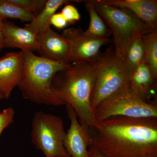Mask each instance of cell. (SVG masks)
Segmentation results:
<instances>
[{
  "label": "cell",
  "mask_w": 157,
  "mask_h": 157,
  "mask_svg": "<svg viewBox=\"0 0 157 157\" xmlns=\"http://www.w3.org/2000/svg\"><path fill=\"white\" fill-rule=\"evenodd\" d=\"M107 6L128 9L152 29H157L156 0H96Z\"/></svg>",
  "instance_id": "4fadbf2b"
},
{
  "label": "cell",
  "mask_w": 157,
  "mask_h": 157,
  "mask_svg": "<svg viewBox=\"0 0 157 157\" xmlns=\"http://www.w3.org/2000/svg\"><path fill=\"white\" fill-rule=\"evenodd\" d=\"M22 9L34 13L36 16L44 8L47 0H9Z\"/></svg>",
  "instance_id": "ffe728a7"
},
{
  "label": "cell",
  "mask_w": 157,
  "mask_h": 157,
  "mask_svg": "<svg viewBox=\"0 0 157 157\" xmlns=\"http://www.w3.org/2000/svg\"><path fill=\"white\" fill-rule=\"evenodd\" d=\"M90 2L111 31L116 53L124 59L131 42L152 30L128 9L103 5L96 0Z\"/></svg>",
  "instance_id": "277c9868"
},
{
  "label": "cell",
  "mask_w": 157,
  "mask_h": 157,
  "mask_svg": "<svg viewBox=\"0 0 157 157\" xmlns=\"http://www.w3.org/2000/svg\"><path fill=\"white\" fill-rule=\"evenodd\" d=\"M82 1H69V0H47L44 8L35 19L25 27L33 31L37 35L44 33L51 28L50 20L57 9L64 5L71 2H78Z\"/></svg>",
  "instance_id": "9a60e30c"
},
{
  "label": "cell",
  "mask_w": 157,
  "mask_h": 157,
  "mask_svg": "<svg viewBox=\"0 0 157 157\" xmlns=\"http://www.w3.org/2000/svg\"><path fill=\"white\" fill-rule=\"evenodd\" d=\"M88 136L106 157H157V118L113 117L93 124Z\"/></svg>",
  "instance_id": "6da1fadb"
},
{
  "label": "cell",
  "mask_w": 157,
  "mask_h": 157,
  "mask_svg": "<svg viewBox=\"0 0 157 157\" xmlns=\"http://www.w3.org/2000/svg\"><path fill=\"white\" fill-rule=\"evenodd\" d=\"M3 21L0 19V50H2L4 48L3 44L2 29Z\"/></svg>",
  "instance_id": "d4e9b609"
},
{
  "label": "cell",
  "mask_w": 157,
  "mask_h": 157,
  "mask_svg": "<svg viewBox=\"0 0 157 157\" xmlns=\"http://www.w3.org/2000/svg\"></svg>",
  "instance_id": "83f0119b"
},
{
  "label": "cell",
  "mask_w": 157,
  "mask_h": 157,
  "mask_svg": "<svg viewBox=\"0 0 157 157\" xmlns=\"http://www.w3.org/2000/svg\"><path fill=\"white\" fill-rule=\"evenodd\" d=\"M15 111L12 107L6 108L0 113V136L3 131L14 121Z\"/></svg>",
  "instance_id": "7402d4cb"
},
{
  "label": "cell",
  "mask_w": 157,
  "mask_h": 157,
  "mask_svg": "<svg viewBox=\"0 0 157 157\" xmlns=\"http://www.w3.org/2000/svg\"><path fill=\"white\" fill-rule=\"evenodd\" d=\"M70 125L64 140V147L71 157H89L88 134L78 122L73 107L66 105Z\"/></svg>",
  "instance_id": "30bf717a"
},
{
  "label": "cell",
  "mask_w": 157,
  "mask_h": 157,
  "mask_svg": "<svg viewBox=\"0 0 157 157\" xmlns=\"http://www.w3.org/2000/svg\"><path fill=\"white\" fill-rule=\"evenodd\" d=\"M142 37L145 52L144 63L149 66L157 78V29L149 31L142 35Z\"/></svg>",
  "instance_id": "ac0fdd59"
},
{
  "label": "cell",
  "mask_w": 157,
  "mask_h": 157,
  "mask_svg": "<svg viewBox=\"0 0 157 157\" xmlns=\"http://www.w3.org/2000/svg\"><path fill=\"white\" fill-rule=\"evenodd\" d=\"M129 86L139 98L147 103L154 104L151 100L155 98L157 78L146 63H141L133 70Z\"/></svg>",
  "instance_id": "5bb4252c"
},
{
  "label": "cell",
  "mask_w": 157,
  "mask_h": 157,
  "mask_svg": "<svg viewBox=\"0 0 157 157\" xmlns=\"http://www.w3.org/2000/svg\"><path fill=\"white\" fill-rule=\"evenodd\" d=\"M2 99H4V98H3V96L0 94V101L2 100Z\"/></svg>",
  "instance_id": "4316f807"
},
{
  "label": "cell",
  "mask_w": 157,
  "mask_h": 157,
  "mask_svg": "<svg viewBox=\"0 0 157 157\" xmlns=\"http://www.w3.org/2000/svg\"><path fill=\"white\" fill-rule=\"evenodd\" d=\"M2 36L4 48L38 52V35L25 27H19L14 23L5 20L3 21Z\"/></svg>",
  "instance_id": "7c38bea8"
},
{
  "label": "cell",
  "mask_w": 157,
  "mask_h": 157,
  "mask_svg": "<svg viewBox=\"0 0 157 157\" xmlns=\"http://www.w3.org/2000/svg\"><path fill=\"white\" fill-rule=\"evenodd\" d=\"M69 45V61L72 63H95L102 52V46L111 42V39H98L88 36L80 28L72 27L61 34Z\"/></svg>",
  "instance_id": "ba28073f"
},
{
  "label": "cell",
  "mask_w": 157,
  "mask_h": 157,
  "mask_svg": "<svg viewBox=\"0 0 157 157\" xmlns=\"http://www.w3.org/2000/svg\"><path fill=\"white\" fill-rule=\"evenodd\" d=\"M61 13L67 21L68 24H73L80 19V15L78 10L73 5L67 4L62 9Z\"/></svg>",
  "instance_id": "44dd1931"
},
{
  "label": "cell",
  "mask_w": 157,
  "mask_h": 157,
  "mask_svg": "<svg viewBox=\"0 0 157 157\" xmlns=\"http://www.w3.org/2000/svg\"><path fill=\"white\" fill-rule=\"evenodd\" d=\"M36 16L34 13L11 2L9 0H0V19L2 20L12 18L19 19L23 22H31Z\"/></svg>",
  "instance_id": "e0dca14e"
},
{
  "label": "cell",
  "mask_w": 157,
  "mask_h": 157,
  "mask_svg": "<svg viewBox=\"0 0 157 157\" xmlns=\"http://www.w3.org/2000/svg\"><path fill=\"white\" fill-rule=\"evenodd\" d=\"M66 135L60 117L41 111L35 113L32 121V143L46 157H57L67 153L63 145Z\"/></svg>",
  "instance_id": "52a82bcc"
},
{
  "label": "cell",
  "mask_w": 157,
  "mask_h": 157,
  "mask_svg": "<svg viewBox=\"0 0 157 157\" xmlns=\"http://www.w3.org/2000/svg\"><path fill=\"white\" fill-rule=\"evenodd\" d=\"M88 155L89 157H106L102 154L98 149L91 144L89 145Z\"/></svg>",
  "instance_id": "cb8c5ba5"
},
{
  "label": "cell",
  "mask_w": 157,
  "mask_h": 157,
  "mask_svg": "<svg viewBox=\"0 0 157 157\" xmlns=\"http://www.w3.org/2000/svg\"><path fill=\"white\" fill-rule=\"evenodd\" d=\"M50 24L61 29L66 27L68 23L63 14L60 12L52 15L50 20Z\"/></svg>",
  "instance_id": "603a6c76"
},
{
  "label": "cell",
  "mask_w": 157,
  "mask_h": 157,
  "mask_svg": "<svg viewBox=\"0 0 157 157\" xmlns=\"http://www.w3.org/2000/svg\"><path fill=\"white\" fill-rule=\"evenodd\" d=\"M142 36L134 39L127 50L125 60L132 70L144 62L145 48Z\"/></svg>",
  "instance_id": "d6986e66"
},
{
  "label": "cell",
  "mask_w": 157,
  "mask_h": 157,
  "mask_svg": "<svg viewBox=\"0 0 157 157\" xmlns=\"http://www.w3.org/2000/svg\"><path fill=\"white\" fill-rule=\"evenodd\" d=\"M38 52L42 57L63 64H70L69 45L62 34H59L51 28L38 35Z\"/></svg>",
  "instance_id": "8fae6325"
},
{
  "label": "cell",
  "mask_w": 157,
  "mask_h": 157,
  "mask_svg": "<svg viewBox=\"0 0 157 157\" xmlns=\"http://www.w3.org/2000/svg\"><path fill=\"white\" fill-rule=\"evenodd\" d=\"M57 157H71L70 156V155L68 154L67 153L65 154L64 155H62L59 156H58Z\"/></svg>",
  "instance_id": "484cf974"
},
{
  "label": "cell",
  "mask_w": 157,
  "mask_h": 157,
  "mask_svg": "<svg viewBox=\"0 0 157 157\" xmlns=\"http://www.w3.org/2000/svg\"><path fill=\"white\" fill-rule=\"evenodd\" d=\"M116 116L157 118V106L139 98L129 85L101 101L93 111L94 123Z\"/></svg>",
  "instance_id": "8992f818"
},
{
  "label": "cell",
  "mask_w": 157,
  "mask_h": 157,
  "mask_svg": "<svg viewBox=\"0 0 157 157\" xmlns=\"http://www.w3.org/2000/svg\"><path fill=\"white\" fill-rule=\"evenodd\" d=\"M86 9L90 16V24L85 33L93 38L98 39H109L111 36L110 30L97 11L94 6L90 1H84Z\"/></svg>",
  "instance_id": "2e32d148"
},
{
  "label": "cell",
  "mask_w": 157,
  "mask_h": 157,
  "mask_svg": "<svg viewBox=\"0 0 157 157\" xmlns=\"http://www.w3.org/2000/svg\"><path fill=\"white\" fill-rule=\"evenodd\" d=\"M96 63H72L55 74L51 89L63 105L71 106L87 133L94 124L91 100L97 77Z\"/></svg>",
  "instance_id": "7a4b0ae2"
},
{
  "label": "cell",
  "mask_w": 157,
  "mask_h": 157,
  "mask_svg": "<svg viewBox=\"0 0 157 157\" xmlns=\"http://www.w3.org/2000/svg\"><path fill=\"white\" fill-rule=\"evenodd\" d=\"M24 52V68L17 87L25 99L48 106L63 105L52 92V81L55 74L68 65L38 56L30 50Z\"/></svg>",
  "instance_id": "3957f363"
},
{
  "label": "cell",
  "mask_w": 157,
  "mask_h": 157,
  "mask_svg": "<svg viewBox=\"0 0 157 157\" xmlns=\"http://www.w3.org/2000/svg\"><path fill=\"white\" fill-rule=\"evenodd\" d=\"M24 68V52H8L0 58V94L9 99L14 88L17 86Z\"/></svg>",
  "instance_id": "9c48e42d"
},
{
  "label": "cell",
  "mask_w": 157,
  "mask_h": 157,
  "mask_svg": "<svg viewBox=\"0 0 157 157\" xmlns=\"http://www.w3.org/2000/svg\"><path fill=\"white\" fill-rule=\"evenodd\" d=\"M95 63L98 70L92 97L93 111L101 101L129 85L133 71L112 46L102 52Z\"/></svg>",
  "instance_id": "5b68a950"
}]
</instances>
